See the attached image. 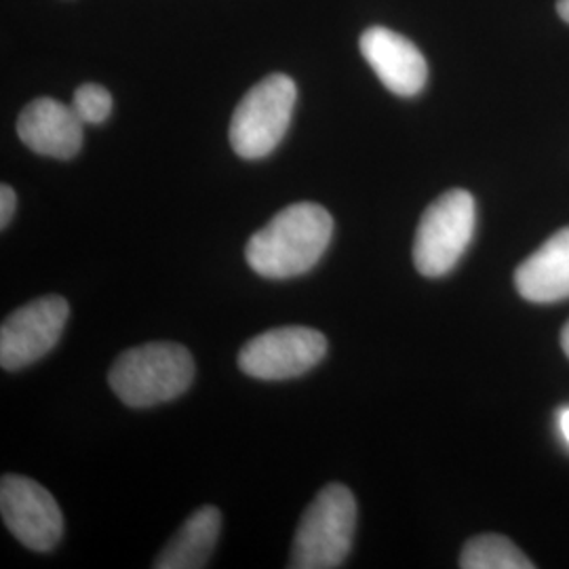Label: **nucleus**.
Listing matches in <instances>:
<instances>
[{"label":"nucleus","mask_w":569,"mask_h":569,"mask_svg":"<svg viewBox=\"0 0 569 569\" xmlns=\"http://www.w3.org/2000/svg\"><path fill=\"white\" fill-rule=\"evenodd\" d=\"M331 234L333 218L323 204H289L249 239L244 258L264 279L300 277L326 256Z\"/></svg>","instance_id":"nucleus-1"},{"label":"nucleus","mask_w":569,"mask_h":569,"mask_svg":"<svg viewBox=\"0 0 569 569\" xmlns=\"http://www.w3.org/2000/svg\"><path fill=\"white\" fill-rule=\"evenodd\" d=\"M194 359L176 342H150L122 352L110 369L108 385L129 407L169 403L190 388Z\"/></svg>","instance_id":"nucleus-2"},{"label":"nucleus","mask_w":569,"mask_h":569,"mask_svg":"<svg viewBox=\"0 0 569 569\" xmlns=\"http://www.w3.org/2000/svg\"><path fill=\"white\" fill-rule=\"evenodd\" d=\"M357 529V500L352 491L329 483L317 493L298 526L289 568L333 569L345 566Z\"/></svg>","instance_id":"nucleus-3"},{"label":"nucleus","mask_w":569,"mask_h":569,"mask_svg":"<svg viewBox=\"0 0 569 569\" xmlns=\"http://www.w3.org/2000/svg\"><path fill=\"white\" fill-rule=\"evenodd\" d=\"M298 87L287 74H270L253 84L237 106L230 122V143L234 152L258 161L268 157L291 124Z\"/></svg>","instance_id":"nucleus-4"},{"label":"nucleus","mask_w":569,"mask_h":569,"mask_svg":"<svg viewBox=\"0 0 569 569\" xmlns=\"http://www.w3.org/2000/svg\"><path fill=\"white\" fill-rule=\"evenodd\" d=\"M477 226V204L467 190L453 188L428 204L413 241V264L420 274L446 277L467 253Z\"/></svg>","instance_id":"nucleus-5"},{"label":"nucleus","mask_w":569,"mask_h":569,"mask_svg":"<svg viewBox=\"0 0 569 569\" xmlns=\"http://www.w3.org/2000/svg\"><path fill=\"white\" fill-rule=\"evenodd\" d=\"M327 338L310 327H277L251 338L239 352V367L256 380H289L305 376L327 355Z\"/></svg>","instance_id":"nucleus-6"},{"label":"nucleus","mask_w":569,"mask_h":569,"mask_svg":"<svg viewBox=\"0 0 569 569\" xmlns=\"http://www.w3.org/2000/svg\"><path fill=\"white\" fill-rule=\"evenodd\" d=\"M70 317L61 296H44L11 312L0 327V366L18 371L37 363L60 342Z\"/></svg>","instance_id":"nucleus-7"},{"label":"nucleus","mask_w":569,"mask_h":569,"mask_svg":"<svg viewBox=\"0 0 569 569\" xmlns=\"http://www.w3.org/2000/svg\"><path fill=\"white\" fill-rule=\"evenodd\" d=\"M0 515L4 526L23 547L49 552L60 545L63 517L56 498L41 483L4 475L0 481Z\"/></svg>","instance_id":"nucleus-8"},{"label":"nucleus","mask_w":569,"mask_h":569,"mask_svg":"<svg viewBox=\"0 0 569 569\" xmlns=\"http://www.w3.org/2000/svg\"><path fill=\"white\" fill-rule=\"evenodd\" d=\"M361 53L373 68L378 79L401 98L418 96L428 81V66L420 49L406 37L373 26L361 34Z\"/></svg>","instance_id":"nucleus-9"},{"label":"nucleus","mask_w":569,"mask_h":569,"mask_svg":"<svg viewBox=\"0 0 569 569\" xmlns=\"http://www.w3.org/2000/svg\"><path fill=\"white\" fill-rule=\"evenodd\" d=\"M82 124L72 106L39 98L21 110L18 136L32 152L66 161L81 152Z\"/></svg>","instance_id":"nucleus-10"},{"label":"nucleus","mask_w":569,"mask_h":569,"mask_svg":"<svg viewBox=\"0 0 569 569\" xmlns=\"http://www.w3.org/2000/svg\"><path fill=\"white\" fill-rule=\"evenodd\" d=\"M517 291L533 305H555L569 298V228L552 234L515 272Z\"/></svg>","instance_id":"nucleus-11"},{"label":"nucleus","mask_w":569,"mask_h":569,"mask_svg":"<svg viewBox=\"0 0 569 569\" xmlns=\"http://www.w3.org/2000/svg\"><path fill=\"white\" fill-rule=\"evenodd\" d=\"M222 531V512L216 507L194 510L167 542L152 568L201 569L209 563Z\"/></svg>","instance_id":"nucleus-12"},{"label":"nucleus","mask_w":569,"mask_h":569,"mask_svg":"<svg viewBox=\"0 0 569 569\" xmlns=\"http://www.w3.org/2000/svg\"><path fill=\"white\" fill-rule=\"evenodd\" d=\"M460 568L531 569L536 566L510 542L509 538L498 533H486L468 540L460 555Z\"/></svg>","instance_id":"nucleus-13"},{"label":"nucleus","mask_w":569,"mask_h":569,"mask_svg":"<svg viewBox=\"0 0 569 569\" xmlns=\"http://www.w3.org/2000/svg\"><path fill=\"white\" fill-rule=\"evenodd\" d=\"M72 108L84 124H100L112 112V96L102 84L84 82L74 91Z\"/></svg>","instance_id":"nucleus-14"},{"label":"nucleus","mask_w":569,"mask_h":569,"mask_svg":"<svg viewBox=\"0 0 569 569\" xmlns=\"http://www.w3.org/2000/svg\"><path fill=\"white\" fill-rule=\"evenodd\" d=\"M16 207H18L16 190H13L11 186L2 183V186H0V228H2V230L11 224L13 213H16Z\"/></svg>","instance_id":"nucleus-15"},{"label":"nucleus","mask_w":569,"mask_h":569,"mask_svg":"<svg viewBox=\"0 0 569 569\" xmlns=\"http://www.w3.org/2000/svg\"><path fill=\"white\" fill-rule=\"evenodd\" d=\"M559 430H561V435H563V439L568 441L569 446V407H563L559 411Z\"/></svg>","instance_id":"nucleus-16"},{"label":"nucleus","mask_w":569,"mask_h":569,"mask_svg":"<svg viewBox=\"0 0 569 569\" xmlns=\"http://www.w3.org/2000/svg\"><path fill=\"white\" fill-rule=\"evenodd\" d=\"M557 11H559L561 20L568 21L569 23V0H559V2H557Z\"/></svg>","instance_id":"nucleus-17"},{"label":"nucleus","mask_w":569,"mask_h":569,"mask_svg":"<svg viewBox=\"0 0 569 569\" xmlns=\"http://www.w3.org/2000/svg\"><path fill=\"white\" fill-rule=\"evenodd\" d=\"M561 346H563V350H566V355H568L569 359V323L563 327V333H561Z\"/></svg>","instance_id":"nucleus-18"}]
</instances>
